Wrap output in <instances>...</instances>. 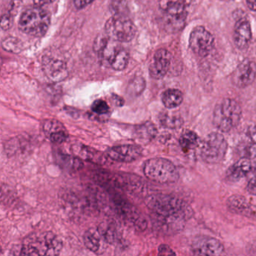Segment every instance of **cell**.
Returning a JSON list of instances; mask_svg holds the SVG:
<instances>
[{"label": "cell", "instance_id": "cell-37", "mask_svg": "<svg viewBox=\"0 0 256 256\" xmlns=\"http://www.w3.org/2000/svg\"><path fill=\"white\" fill-rule=\"evenodd\" d=\"M94 0H73L74 2V6L78 10H82V8H85L88 6L90 4H92Z\"/></svg>", "mask_w": 256, "mask_h": 256}, {"label": "cell", "instance_id": "cell-19", "mask_svg": "<svg viewBox=\"0 0 256 256\" xmlns=\"http://www.w3.org/2000/svg\"><path fill=\"white\" fill-rule=\"evenodd\" d=\"M252 169L253 164L251 160L244 157L228 168L226 173V179L230 182H238L246 176Z\"/></svg>", "mask_w": 256, "mask_h": 256}, {"label": "cell", "instance_id": "cell-34", "mask_svg": "<svg viewBox=\"0 0 256 256\" xmlns=\"http://www.w3.org/2000/svg\"><path fill=\"white\" fill-rule=\"evenodd\" d=\"M246 190L250 194L256 196V174L248 180L246 186Z\"/></svg>", "mask_w": 256, "mask_h": 256}, {"label": "cell", "instance_id": "cell-20", "mask_svg": "<svg viewBox=\"0 0 256 256\" xmlns=\"http://www.w3.org/2000/svg\"><path fill=\"white\" fill-rule=\"evenodd\" d=\"M43 62L44 72L50 80L60 82L67 77L66 66L62 61L48 58Z\"/></svg>", "mask_w": 256, "mask_h": 256}, {"label": "cell", "instance_id": "cell-32", "mask_svg": "<svg viewBox=\"0 0 256 256\" xmlns=\"http://www.w3.org/2000/svg\"><path fill=\"white\" fill-rule=\"evenodd\" d=\"M114 16H127V5L125 0H114L110 5Z\"/></svg>", "mask_w": 256, "mask_h": 256}, {"label": "cell", "instance_id": "cell-38", "mask_svg": "<svg viewBox=\"0 0 256 256\" xmlns=\"http://www.w3.org/2000/svg\"><path fill=\"white\" fill-rule=\"evenodd\" d=\"M12 25L11 16H2V20H1V28L4 30L10 29Z\"/></svg>", "mask_w": 256, "mask_h": 256}, {"label": "cell", "instance_id": "cell-14", "mask_svg": "<svg viewBox=\"0 0 256 256\" xmlns=\"http://www.w3.org/2000/svg\"><path fill=\"white\" fill-rule=\"evenodd\" d=\"M142 154V148L136 144L118 145L107 151L109 158L119 162H132L140 158Z\"/></svg>", "mask_w": 256, "mask_h": 256}, {"label": "cell", "instance_id": "cell-16", "mask_svg": "<svg viewBox=\"0 0 256 256\" xmlns=\"http://www.w3.org/2000/svg\"><path fill=\"white\" fill-rule=\"evenodd\" d=\"M172 62V54L166 49H160L156 52L154 59L150 65V74L152 78H163L168 72Z\"/></svg>", "mask_w": 256, "mask_h": 256}, {"label": "cell", "instance_id": "cell-7", "mask_svg": "<svg viewBox=\"0 0 256 256\" xmlns=\"http://www.w3.org/2000/svg\"><path fill=\"white\" fill-rule=\"evenodd\" d=\"M227 150V140L222 134L212 132L206 136L202 143L200 156L209 164H217L224 160Z\"/></svg>", "mask_w": 256, "mask_h": 256}, {"label": "cell", "instance_id": "cell-35", "mask_svg": "<svg viewBox=\"0 0 256 256\" xmlns=\"http://www.w3.org/2000/svg\"><path fill=\"white\" fill-rule=\"evenodd\" d=\"M158 254L160 256H172V254H176V253L168 246L166 244H162L158 247Z\"/></svg>", "mask_w": 256, "mask_h": 256}, {"label": "cell", "instance_id": "cell-13", "mask_svg": "<svg viewBox=\"0 0 256 256\" xmlns=\"http://www.w3.org/2000/svg\"><path fill=\"white\" fill-rule=\"evenodd\" d=\"M256 78V64L248 59L242 60L232 74V82L239 88H246Z\"/></svg>", "mask_w": 256, "mask_h": 256}, {"label": "cell", "instance_id": "cell-21", "mask_svg": "<svg viewBox=\"0 0 256 256\" xmlns=\"http://www.w3.org/2000/svg\"><path fill=\"white\" fill-rule=\"evenodd\" d=\"M156 134V127L149 121L137 126L134 128V137L139 143H150L155 138Z\"/></svg>", "mask_w": 256, "mask_h": 256}, {"label": "cell", "instance_id": "cell-12", "mask_svg": "<svg viewBox=\"0 0 256 256\" xmlns=\"http://www.w3.org/2000/svg\"><path fill=\"white\" fill-rule=\"evenodd\" d=\"M191 248L196 256H220L224 251L222 244L216 238L209 236L194 238Z\"/></svg>", "mask_w": 256, "mask_h": 256}, {"label": "cell", "instance_id": "cell-31", "mask_svg": "<svg viewBox=\"0 0 256 256\" xmlns=\"http://www.w3.org/2000/svg\"><path fill=\"white\" fill-rule=\"evenodd\" d=\"M91 109L96 114L100 115V116H104V115H108L110 113V107L104 100H96L92 103Z\"/></svg>", "mask_w": 256, "mask_h": 256}, {"label": "cell", "instance_id": "cell-11", "mask_svg": "<svg viewBox=\"0 0 256 256\" xmlns=\"http://www.w3.org/2000/svg\"><path fill=\"white\" fill-rule=\"evenodd\" d=\"M100 54L116 71L125 70L130 60V54L126 49L119 47L115 43L110 44L109 41L104 50Z\"/></svg>", "mask_w": 256, "mask_h": 256}, {"label": "cell", "instance_id": "cell-25", "mask_svg": "<svg viewBox=\"0 0 256 256\" xmlns=\"http://www.w3.org/2000/svg\"><path fill=\"white\" fill-rule=\"evenodd\" d=\"M158 120L161 126L170 130H176L184 124V120L179 115L170 114L168 113L160 114Z\"/></svg>", "mask_w": 256, "mask_h": 256}, {"label": "cell", "instance_id": "cell-5", "mask_svg": "<svg viewBox=\"0 0 256 256\" xmlns=\"http://www.w3.org/2000/svg\"><path fill=\"white\" fill-rule=\"evenodd\" d=\"M143 172L148 179L161 184H174L180 178L176 166L170 160L164 158L146 160L144 164Z\"/></svg>", "mask_w": 256, "mask_h": 256}, {"label": "cell", "instance_id": "cell-26", "mask_svg": "<svg viewBox=\"0 0 256 256\" xmlns=\"http://www.w3.org/2000/svg\"><path fill=\"white\" fill-rule=\"evenodd\" d=\"M179 143L182 150L186 152H188L197 144L198 136L194 132L188 130L180 138Z\"/></svg>", "mask_w": 256, "mask_h": 256}, {"label": "cell", "instance_id": "cell-29", "mask_svg": "<svg viewBox=\"0 0 256 256\" xmlns=\"http://www.w3.org/2000/svg\"><path fill=\"white\" fill-rule=\"evenodd\" d=\"M2 46L4 50L12 53H20L22 50V44L18 38L10 37L2 41Z\"/></svg>", "mask_w": 256, "mask_h": 256}, {"label": "cell", "instance_id": "cell-30", "mask_svg": "<svg viewBox=\"0 0 256 256\" xmlns=\"http://www.w3.org/2000/svg\"><path fill=\"white\" fill-rule=\"evenodd\" d=\"M145 86H146V83L144 78L138 77L132 80L131 84L128 86V91L131 95L138 96L144 90Z\"/></svg>", "mask_w": 256, "mask_h": 256}, {"label": "cell", "instance_id": "cell-10", "mask_svg": "<svg viewBox=\"0 0 256 256\" xmlns=\"http://www.w3.org/2000/svg\"><path fill=\"white\" fill-rule=\"evenodd\" d=\"M235 18L234 41L235 46L240 50H245L248 48L252 38L251 26L247 20L245 12L241 10H236L234 12Z\"/></svg>", "mask_w": 256, "mask_h": 256}, {"label": "cell", "instance_id": "cell-1", "mask_svg": "<svg viewBox=\"0 0 256 256\" xmlns=\"http://www.w3.org/2000/svg\"><path fill=\"white\" fill-rule=\"evenodd\" d=\"M156 226L164 233H174L182 229L193 215L190 205L170 194H152L145 200Z\"/></svg>", "mask_w": 256, "mask_h": 256}, {"label": "cell", "instance_id": "cell-33", "mask_svg": "<svg viewBox=\"0 0 256 256\" xmlns=\"http://www.w3.org/2000/svg\"><path fill=\"white\" fill-rule=\"evenodd\" d=\"M248 144L246 145L244 148V157L250 160L256 158V144L250 142Z\"/></svg>", "mask_w": 256, "mask_h": 256}, {"label": "cell", "instance_id": "cell-6", "mask_svg": "<svg viewBox=\"0 0 256 256\" xmlns=\"http://www.w3.org/2000/svg\"><path fill=\"white\" fill-rule=\"evenodd\" d=\"M192 0H160V10L164 13L166 28L172 32H179L185 26L187 8Z\"/></svg>", "mask_w": 256, "mask_h": 256}, {"label": "cell", "instance_id": "cell-28", "mask_svg": "<svg viewBox=\"0 0 256 256\" xmlns=\"http://www.w3.org/2000/svg\"><path fill=\"white\" fill-rule=\"evenodd\" d=\"M76 152L82 158L88 160V161L95 162H103L104 158L102 157L101 154H98L97 151L94 150L92 148H88V146H78V148H76Z\"/></svg>", "mask_w": 256, "mask_h": 256}, {"label": "cell", "instance_id": "cell-39", "mask_svg": "<svg viewBox=\"0 0 256 256\" xmlns=\"http://www.w3.org/2000/svg\"><path fill=\"white\" fill-rule=\"evenodd\" d=\"M55 1H56V0H34L35 6L40 7L48 5V4H52V2H55Z\"/></svg>", "mask_w": 256, "mask_h": 256}, {"label": "cell", "instance_id": "cell-8", "mask_svg": "<svg viewBox=\"0 0 256 256\" xmlns=\"http://www.w3.org/2000/svg\"><path fill=\"white\" fill-rule=\"evenodd\" d=\"M136 31V26L127 16H113L106 24V35L118 42L132 41Z\"/></svg>", "mask_w": 256, "mask_h": 256}, {"label": "cell", "instance_id": "cell-2", "mask_svg": "<svg viewBox=\"0 0 256 256\" xmlns=\"http://www.w3.org/2000/svg\"><path fill=\"white\" fill-rule=\"evenodd\" d=\"M62 248V242L59 236L52 232L30 236L24 242L19 254L30 256H58Z\"/></svg>", "mask_w": 256, "mask_h": 256}, {"label": "cell", "instance_id": "cell-27", "mask_svg": "<svg viewBox=\"0 0 256 256\" xmlns=\"http://www.w3.org/2000/svg\"><path fill=\"white\" fill-rule=\"evenodd\" d=\"M106 244H114L118 240V234L114 226L102 223L97 227Z\"/></svg>", "mask_w": 256, "mask_h": 256}, {"label": "cell", "instance_id": "cell-18", "mask_svg": "<svg viewBox=\"0 0 256 256\" xmlns=\"http://www.w3.org/2000/svg\"><path fill=\"white\" fill-rule=\"evenodd\" d=\"M42 130L46 137L54 144H62L68 138V132L58 120L48 119L43 122Z\"/></svg>", "mask_w": 256, "mask_h": 256}, {"label": "cell", "instance_id": "cell-41", "mask_svg": "<svg viewBox=\"0 0 256 256\" xmlns=\"http://www.w3.org/2000/svg\"><path fill=\"white\" fill-rule=\"evenodd\" d=\"M246 2L250 10L256 12V0H246Z\"/></svg>", "mask_w": 256, "mask_h": 256}, {"label": "cell", "instance_id": "cell-17", "mask_svg": "<svg viewBox=\"0 0 256 256\" xmlns=\"http://www.w3.org/2000/svg\"><path fill=\"white\" fill-rule=\"evenodd\" d=\"M227 206L230 212L256 220V206L239 194L230 196L227 200Z\"/></svg>", "mask_w": 256, "mask_h": 256}, {"label": "cell", "instance_id": "cell-24", "mask_svg": "<svg viewBox=\"0 0 256 256\" xmlns=\"http://www.w3.org/2000/svg\"><path fill=\"white\" fill-rule=\"evenodd\" d=\"M162 101L167 108H176L182 104L184 95L179 90H167L162 95Z\"/></svg>", "mask_w": 256, "mask_h": 256}, {"label": "cell", "instance_id": "cell-36", "mask_svg": "<svg viewBox=\"0 0 256 256\" xmlns=\"http://www.w3.org/2000/svg\"><path fill=\"white\" fill-rule=\"evenodd\" d=\"M246 136L250 139V142L256 144V125H252L248 127Z\"/></svg>", "mask_w": 256, "mask_h": 256}, {"label": "cell", "instance_id": "cell-4", "mask_svg": "<svg viewBox=\"0 0 256 256\" xmlns=\"http://www.w3.org/2000/svg\"><path fill=\"white\" fill-rule=\"evenodd\" d=\"M50 24V14L40 6L32 7L25 10L19 20V29L34 37L46 35Z\"/></svg>", "mask_w": 256, "mask_h": 256}, {"label": "cell", "instance_id": "cell-40", "mask_svg": "<svg viewBox=\"0 0 256 256\" xmlns=\"http://www.w3.org/2000/svg\"><path fill=\"white\" fill-rule=\"evenodd\" d=\"M112 98H113L114 102L116 104L118 107H122L124 104V98H121V97L118 96L116 95L112 96Z\"/></svg>", "mask_w": 256, "mask_h": 256}, {"label": "cell", "instance_id": "cell-23", "mask_svg": "<svg viewBox=\"0 0 256 256\" xmlns=\"http://www.w3.org/2000/svg\"><path fill=\"white\" fill-rule=\"evenodd\" d=\"M56 161L60 167L68 172H78L84 167L83 162L80 158L62 152H56Z\"/></svg>", "mask_w": 256, "mask_h": 256}, {"label": "cell", "instance_id": "cell-9", "mask_svg": "<svg viewBox=\"0 0 256 256\" xmlns=\"http://www.w3.org/2000/svg\"><path fill=\"white\" fill-rule=\"evenodd\" d=\"M190 48L193 53L200 58H206L214 46L212 34L202 26H196L190 34Z\"/></svg>", "mask_w": 256, "mask_h": 256}, {"label": "cell", "instance_id": "cell-3", "mask_svg": "<svg viewBox=\"0 0 256 256\" xmlns=\"http://www.w3.org/2000/svg\"><path fill=\"white\" fill-rule=\"evenodd\" d=\"M242 118V109L238 102L224 98L216 106L214 122L216 128L222 132H228L239 124Z\"/></svg>", "mask_w": 256, "mask_h": 256}, {"label": "cell", "instance_id": "cell-15", "mask_svg": "<svg viewBox=\"0 0 256 256\" xmlns=\"http://www.w3.org/2000/svg\"><path fill=\"white\" fill-rule=\"evenodd\" d=\"M115 205L120 215L130 222L132 226H134L136 229L144 230L146 228L148 222L146 220L140 215V212L132 205L122 199H118L115 200Z\"/></svg>", "mask_w": 256, "mask_h": 256}, {"label": "cell", "instance_id": "cell-22", "mask_svg": "<svg viewBox=\"0 0 256 256\" xmlns=\"http://www.w3.org/2000/svg\"><path fill=\"white\" fill-rule=\"evenodd\" d=\"M104 242L98 228H90L84 234V242L85 246L92 252L98 253L102 248V242Z\"/></svg>", "mask_w": 256, "mask_h": 256}, {"label": "cell", "instance_id": "cell-42", "mask_svg": "<svg viewBox=\"0 0 256 256\" xmlns=\"http://www.w3.org/2000/svg\"><path fill=\"white\" fill-rule=\"evenodd\" d=\"M221 1H226V2H230V1H233V0H221Z\"/></svg>", "mask_w": 256, "mask_h": 256}]
</instances>
